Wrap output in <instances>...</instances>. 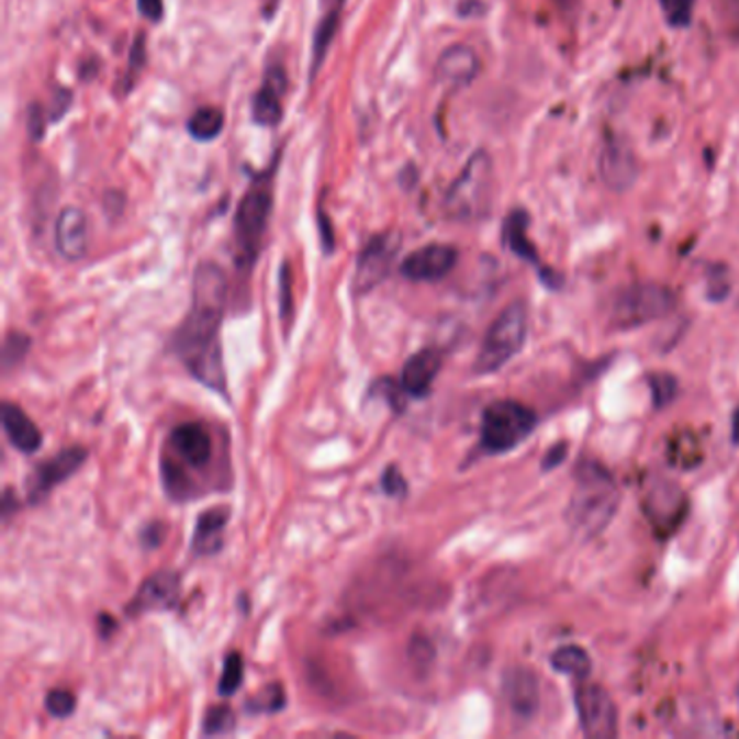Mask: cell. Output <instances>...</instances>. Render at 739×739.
<instances>
[{
  "label": "cell",
  "mask_w": 739,
  "mask_h": 739,
  "mask_svg": "<svg viewBox=\"0 0 739 739\" xmlns=\"http://www.w3.org/2000/svg\"><path fill=\"white\" fill-rule=\"evenodd\" d=\"M171 460L191 469H206L213 458L211 432L202 423H180L167 438Z\"/></svg>",
  "instance_id": "14"
},
{
  "label": "cell",
  "mask_w": 739,
  "mask_h": 739,
  "mask_svg": "<svg viewBox=\"0 0 739 739\" xmlns=\"http://www.w3.org/2000/svg\"><path fill=\"white\" fill-rule=\"evenodd\" d=\"M738 698H739V687H738Z\"/></svg>",
  "instance_id": "47"
},
{
  "label": "cell",
  "mask_w": 739,
  "mask_h": 739,
  "mask_svg": "<svg viewBox=\"0 0 739 739\" xmlns=\"http://www.w3.org/2000/svg\"><path fill=\"white\" fill-rule=\"evenodd\" d=\"M567 454H569V445H567V443H558V445H553L551 451L545 456L542 469H545V471H551V469L560 467V464L567 460Z\"/></svg>",
  "instance_id": "38"
},
{
  "label": "cell",
  "mask_w": 739,
  "mask_h": 739,
  "mask_svg": "<svg viewBox=\"0 0 739 739\" xmlns=\"http://www.w3.org/2000/svg\"><path fill=\"white\" fill-rule=\"evenodd\" d=\"M663 18L674 29H685L692 22L694 0H659Z\"/></svg>",
  "instance_id": "33"
},
{
  "label": "cell",
  "mask_w": 739,
  "mask_h": 739,
  "mask_svg": "<svg viewBox=\"0 0 739 739\" xmlns=\"http://www.w3.org/2000/svg\"><path fill=\"white\" fill-rule=\"evenodd\" d=\"M480 57L471 46L454 44L438 57L434 72L436 81L451 89H462L480 77Z\"/></svg>",
  "instance_id": "17"
},
{
  "label": "cell",
  "mask_w": 739,
  "mask_h": 739,
  "mask_svg": "<svg viewBox=\"0 0 739 739\" xmlns=\"http://www.w3.org/2000/svg\"><path fill=\"white\" fill-rule=\"evenodd\" d=\"M440 367H443V354L434 347H425L412 354L402 369V380H400L408 398H425L436 376L440 373Z\"/></svg>",
  "instance_id": "19"
},
{
  "label": "cell",
  "mask_w": 739,
  "mask_h": 739,
  "mask_svg": "<svg viewBox=\"0 0 739 739\" xmlns=\"http://www.w3.org/2000/svg\"><path fill=\"white\" fill-rule=\"evenodd\" d=\"M551 665L556 672L560 674H569L575 679H585L592 670V659L590 656L575 645L569 647H560L553 656H551Z\"/></svg>",
  "instance_id": "25"
},
{
  "label": "cell",
  "mask_w": 739,
  "mask_h": 739,
  "mask_svg": "<svg viewBox=\"0 0 739 739\" xmlns=\"http://www.w3.org/2000/svg\"><path fill=\"white\" fill-rule=\"evenodd\" d=\"M13 507H18V499H15L13 493L7 489V491H4V496H2V516L9 518L11 512H13Z\"/></svg>",
  "instance_id": "44"
},
{
  "label": "cell",
  "mask_w": 739,
  "mask_h": 739,
  "mask_svg": "<svg viewBox=\"0 0 739 739\" xmlns=\"http://www.w3.org/2000/svg\"><path fill=\"white\" fill-rule=\"evenodd\" d=\"M98 627H100V636H102V638H111V634L117 629V623H115L111 616L100 614V618H98Z\"/></svg>",
  "instance_id": "43"
},
{
  "label": "cell",
  "mask_w": 739,
  "mask_h": 739,
  "mask_svg": "<svg viewBox=\"0 0 739 739\" xmlns=\"http://www.w3.org/2000/svg\"><path fill=\"white\" fill-rule=\"evenodd\" d=\"M734 443L739 447V408L734 414Z\"/></svg>",
  "instance_id": "45"
},
{
  "label": "cell",
  "mask_w": 739,
  "mask_h": 739,
  "mask_svg": "<svg viewBox=\"0 0 739 739\" xmlns=\"http://www.w3.org/2000/svg\"><path fill=\"white\" fill-rule=\"evenodd\" d=\"M70 102H72V93L70 91H66V89H59L57 91V96H55V107H57V111L53 113V120H57V117H61L64 115V111L70 107Z\"/></svg>",
  "instance_id": "42"
},
{
  "label": "cell",
  "mask_w": 739,
  "mask_h": 739,
  "mask_svg": "<svg viewBox=\"0 0 739 739\" xmlns=\"http://www.w3.org/2000/svg\"><path fill=\"white\" fill-rule=\"evenodd\" d=\"M493 191V161L489 153H475L449 187L445 209L458 222H471L486 213Z\"/></svg>",
  "instance_id": "5"
},
{
  "label": "cell",
  "mask_w": 739,
  "mask_h": 739,
  "mask_svg": "<svg viewBox=\"0 0 739 739\" xmlns=\"http://www.w3.org/2000/svg\"><path fill=\"white\" fill-rule=\"evenodd\" d=\"M503 233H505V244L516 256L529 262H538V254L531 246V242L527 239V215L525 213H512L505 222Z\"/></svg>",
  "instance_id": "23"
},
{
  "label": "cell",
  "mask_w": 739,
  "mask_h": 739,
  "mask_svg": "<svg viewBox=\"0 0 739 739\" xmlns=\"http://www.w3.org/2000/svg\"><path fill=\"white\" fill-rule=\"evenodd\" d=\"M676 306L672 289L658 282H638L623 289L612 309V320L618 328H640L668 317Z\"/></svg>",
  "instance_id": "7"
},
{
  "label": "cell",
  "mask_w": 739,
  "mask_h": 739,
  "mask_svg": "<svg viewBox=\"0 0 739 739\" xmlns=\"http://www.w3.org/2000/svg\"><path fill=\"white\" fill-rule=\"evenodd\" d=\"M576 716L583 736L590 739H612L618 736V712L612 696L592 683H583L575 692Z\"/></svg>",
  "instance_id": "9"
},
{
  "label": "cell",
  "mask_w": 739,
  "mask_h": 739,
  "mask_svg": "<svg viewBox=\"0 0 739 739\" xmlns=\"http://www.w3.org/2000/svg\"><path fill=\"white\" fill-rule=\"evenodd\" d=\"M336 24H338V7L324 18V22L320 24V29L315 33V46H313V59H315V64H313V72L320 70V66H322V61L326 57V51H328L332 37L336 33Z\"/></svg>",
  "instance_id": "29"
},
{
  "label": "cell",
  "mask_w": 739,
  "mask_h": 739,
  "mask_svg": "<svg viewBox=\"0 0 739 739\" xmlns=\"http://www.w3.org/2000/svg\"><path fill=\"white\" fill-rule=\"evenodd\" d=\"M380 486L382 491L389 496H406L408 493V482L404 478V473L400 471V467L389 464L380 478Z\"/></svg>",
  "instance_id": "36"
},
{
  "label": "cell",
  "mask_w": 739,
  "mask_h": 739,
  "mask_svg": "<svg viewBox=\"0 0 739 739\" xmlns=\"http://www.w3.org/2000/svg\"><path fill=\"white\" fill-rule=\"evenodd\" d=\"M228 282L217 262H200L193 273L191 309L171 336V349L206 389L228 398L220 329L226 315Z\"/></svg>",
  "instance_id": "1"
},
{
  "label": "cell",
  "mask_w": 739,
  "mask_h": 739,
  "mask_svg": "<svg viewBox=\"0 0 739 739\" xmlns=\"http://www.w3.org/2000/svg\"><path fill=\"white\" fill-rule=\"evenodd\" d=\"M87 460L85 447H70L59 451L55 458L44 460L33 469L26 482V501L40 503L57 486H61L66 480H70Z\"/></svg>",
  "instance_id": "11"
},
{
  "label": "cell",
  "mask_w": 739,
  "mask_h": 739,
  "mask_svg": "<svg viewBox=\"0 0 739 739\" xmlns=\"http://www.w3.org/2000/svg\"><path fill=\"white\" fill-rule=\"evenodd\" d=\"M273 209V193L271 180L258 178L244 200L239 202L237 217H235V239H237V260L239 267L249 269L260 251V244L271 217Z\"/></svg>",
  "instance_id": "6"
},
{
  "label": "cell",
  "mask_w": 739,
  "mask_h": 739,
  "mask_svg": "<svg viewBox=\"0 0 739 739\" xmlns=\"http://www.w3.org/2000/svg\"><path fill=\"white\" fill-rule=\"evenodd\" d=\"M55 246L66 260H81L87 254V217L79 206H66L55 224Z\"/></svg>",
  "instance_id": "20"
},
{
  "label": "cell",
  "mask_w": 739,
  "mask_h": 739,
  "mask_svg": "<svg viewBox=\"0 0 739 739\" xmlns=\"http://www.w3.org/2000/svg\"><path fill=\"white\" fill-rule=\"evenodd\" d=\"M649 387L653 391V404L656 408H665L674 402L679 393V382L670 373H653L649 376Z\"/></svg>",
  "instance_id": "31"
},
{
  "label": "cell",
  "mask_w": 739,
  "mask_h": 739,
  "mask_svg": "<svg viewBox=\"0 0 739 739\" xmlns=\"http://www.w3.org/2000/svg\"><path fill=\"white\" fill-rule=\"evenodd\" d=\"M536 425L538 416L531 408L514 400H499L482 414L480 447L489 456L507 454L527 440Z\"/></svg>",
  "instance_id": "4"
},
{
  "label": "cell",
  "mask_w": 739,
  "mask_h": 739,
  "mask_svg": "<svg viewBox=\"0 0 739 739\" xmlns=\"http://www.w3.org/2000/svg\"><path fill=\"white\" fill-rule=\"evenodd\" d=\"M0 418H2V429L9 438V443L20 451V454H35L42 443L44 436L40 432V427L29 418V414L22 411L15 404L4 402L2 411H0Z\"/></svg>",
  "instance_id": "22"
},
{
  "label": "cell",
  "mask_w": 739,
  "mask_h": 739,
  "mask_svg": "<svg viewBox=\"0 0 739 739\" xmlns=\"http://www.w3.org/2000/svg\"><path fill=\"white\" fill-rule=\"evenodd\" d=\"M527 328V306L523 302H512L510 306H505L484 336V343L473 365L475 376H491L503 369L525 347Z\"/></svg>",
  "instance_id": "3"
},
{
  "label": "cell",
  "mask_w": 739,
  "mask_h": 739,
  "mask_svg": "<svg viewBox=\"0 0 739 739\" xmlns=\"http://www.w3.org/2000/svg\"><path fill=\"white\" fill-rule=\"evenodd\" d=\"M620 505V493L614 475L594 460L576 467L575 491L571 494L567 518L583 538H594L614 520Z\"/></svg>",
  "instance_id": "2"
},
{
  "label": "cell",
  "mask_w": 739,
  "mask_h": 739,
  "mask_svg": "<svg viewBox=\"0 0 739 739\" xmlns=\"http://www.w3.org/2000/svg\"><path fill=\"white\" fill-rule=\"evenodd\" d=\"M642 507L656 534L672 536L687 514V494L679 484L653 475L645 482Z\"/></svg>",
  "instance_id": "8"
},
{
  "label": "cell",
  "mask_w": 739,
  "mask_h": 739,
  "mask_svg": "<svg viewBox=\"0 0 739 739\" xmlns=\"http://www.w3.org/2000/svg\"><path fill=\"white\" fill-rule=\"evenodd\" d=\"M242 683H244V658L235 651L224 661V672L220 676L217 692L222 696H233L242 687Z\"/></svg>",
  "instance_id": "28"
},
{
  "label": "cell",
  "mask_w": 739,
  "mask_h": 739,
  "mask_svg": "<svg viewBox=\"0 0 739 739\" xmlns=\"http://www.w3.org/2000/svg\"><path fill=\"white\" fill-rule=\"evenodd\" d=\"M278 287H280V291H278V295H280V300H278V304H280V320H282L284 326H289L291 317H293V287H291V269H289L287 262L280 269V282H278Z\"/></svg>",
  "instance_id": "35"
},
{
  "label": "cell",
  "mask_w": 739,
  "mask_h": 739,
  "mask_svg": "<svg viewBox=\"0 0 739 739\" xmlns=\"http://www.w3.org/2000/svg\"><path fill=\"white\" fill-rule=\"evenodd\" d=\"M503 698L510 714L529 723L540 712V681L531 668L514 665L503 674Z\"/></svg>",
  "instance_id": "13"
},
{
  "label": "cell",
  "mask_w": 739,
  "mask_h": 739,
  "mask_svg": "<svg viewBox=\"0 0 739 739\" xmlns=\"http://www.w3.org/2000/svg\"><path fill=\"white\" fill-rule=\"evenodd\" d=\"M458 262V249L443 244L421 247L402 262V276L412 282H436L449 276Z\"/></svg>",
  "instance_id": "16"
},
{
  "label": "cell",
  "mask_w": 739,
  "mask_h": 739,
  "mask_svg": "<svg viewBox=\"0 0 739 739\" xmlns=\"http://www.w3.org/2000/svg\"><path fill=\"white\" fill-rule=\"evenodd\" d=\"M231 520L228 507H211L198 516L195 531L191 538V553L195 558H206L224 547V529Z\"/></svg>",
  "instance_id": "21"
},
{
  "label": "cell",
  "mask_w": 739,
  "mask_h": 739,
  "mask_svg": "<svg viewBox=\"0 0 739 739\" xmlns=\"http://www.w3.org/2000/svg\"><path fill=\"white\" fill-rule=\"evenodd\" d=\"M371 395H378V398L389 400L391 408L395 412H402L406 408L404 398H408V393L404 391L402 382H393L391 378H382V380H378V382L371 387Z\"/></svg>",
  "instance_id": "34"
},
{
  "label": "cell",
  "mask_w": 739,
  "mask_h": 739,
  "mask_svg": "<svg viewBox=\"0 0 739 739\" xmlns=\"http://www.w3.org/2000/svg\"><path fill=\"white\" fill-rule=\"evenodd\" d=\"M144 59H146V40H144V35H139L135 40V46H133V53H131V75H137V70H142Z\"/></svg>",
  "instance_id": "40"
},
{
  "label": "cell",
  "mask_w": 739,
  "mask_h": 739,
  "mask_svg": "<svg viewBox=\"0 0 739 739\" xmlns=\"http://www.w3.org/2000/svg\"><path fill=\"white\" fill-rule=\"evenodd\" d=\"M287 705V694H284V687L280 683H271L267 685L260 694L251 696L246 703L247 714L251 716H265V714H278L282 712Z\"/></svg>",
  "instance_id": "26"
},
{
  "label": "cell",
  "mask_w": 739,
  "mask_h": 739,
  "mask_svg": "<svg viewBox=\"0 0 739 739\" xmlns=\"http://www.w3.org/2000/svg\"><path fill=\"white\" fill-rule=\"evenodd\" d=\"M400 246H402V237L395 231L376 235L373 239L367 242V246L362 247L358 262H356V273H354L356 295H365L373 291L389 276Z\"/></svg>",
  "instance_id": "10"
},
{
  "label": "cell",
  "mask_w": 739,
  "mask_h": 739,
  "mask_svg": "<svg viewBox=\"0 0 739 739\" xmlns=\"http://www.w3.org/2000/svg\"><path fill=\"white\" fill-rule=\"evenodd\" d=\"M235 725H237L235 712L228 705H217L206 712L202 734L204 736H226L235 731Z\"/></svg>",
  "instance_id": "27"
},
{
  "label": "cell",
  "mask_w": 739,
  "mask_h": 739,
  "mask_svg": "<svg viewBox=\"0 0 739 739\" xmlns=\"http://www.w3.org/2000/svg\"><path fill=\"white\" fill-rule=\"evenodd\" d=\"M165 534H167V527H165L161 520H153L148 523L142 534H139V540L146 549H159L161 542L165 540Z\"/></svg>",
  "instance_id": "37"
},
{
  "label": "cell",
  "mask_w": 739,
  "mask_h": 739,
  "mask_svg": "<svg viewBox=\"0 0 739 739\" xmlns=\"http://www.w3.org/2000/svg\"><path fill=\"white\" fill-rule=\"evenodd\" d=\"M224 131V111L215 107L198 109L189 120V133L198 142H211Z\"/></svg>",
  "instance_id": "24"
},
{
  "label": "cell",
  "mask_w": 739,
  "mask_h": 739,
  "mask_svg": "<svg viewBox=\"0 0 739 739\" xmlns=\"http://www.w3.org/2000/svg\"><path fill=\"white\" fill-rule=\"evenodd\" d=\"M29 131H31V139H42L44 133V124H42V111L37 104L31 107V117H29Z\"/></svg>",
  "instance_id": "41"
},
{
  "label": "cell",
  "mask_w": 739,
  "mask_h": 739,
  "mask_svg": "<svg viewBox=\"0 0 739 739\" xmlns=\"http://www.w3.org/2000/svg\"><path fill=\"white\" fill-rule=\"evenodd\" d=\"M287 93V75L280 66L269 68L251 102V117L260 126H276L282 120V98Z\"/></svg>",
  "instance_id": "18"
},
{
  "label": "cell",
  "mask_w": 739,
  "mask_h": 739,
  "mask_svg": "<svg viewBox=\"0 0 739 739\" xmlns=\"http://www.w3.org/2000/svg\"><path fill=\"white\" fill-rule=\"evenodd\" d=\"M265 4H276V0H265Z\"/></svg>",
  "instance_id": "46"
},
{
  "label": "cell",
  "mask_w": 739,
  "mask_h": 739,
  "mask_svg": "<svg viewBox=\"0 0 739 739\" xmlns=\"http://www.w3.org/2000/svg\"><path fill=\"white\" fill-rule=\"evenodd\" d=\"M29 347H31V338L26 334L9 332L2 343V369L9 371L11 367H15L26 356Z\"/></svg>",
  "instance_id": "30"
},
{
  "label": "cell",
  "mask_w": 739,
  "mask_h": 739,
  "mask_svg": "<svg viewBox=\"0 0 739 739\" xmlns=\"http://www.w3.org/2000/svg\"><path fill=\"white\" fill-rule=\"evenodd\" d=\"M598 173L603 184L614 193H627L634 189L640 176V164L625 139L614 137L605 142L598 157Z\"/></svg>",
  "instance_id": "12"
},
{
  "label": "cell",
  "mask_w": 739,
  "mask_h": 739,
  "mask_svg": "<svg viewBox=\"0 0 739 739\" xmlns=\"http://www.w3.org/2000/svg\"><path fill=\"white\" fill-rule=\"evenodd\" d=\"M180 601V575L176 571H159L148 576L131 603L126 605L128 616H142L148 612H169Z\"/></svg>",
  "instance_id": "15"
},
{
  "label": "cell",
  "mask_w": 739,
  "mask_h": 739,
  "mask_svg": "<svg viewBox=\"0 0 739 739\" xmlns=\"http://www.w3.org/2000/svg\"><path fill=\"white\" fill-rule=\"evenodd\" d=\"M137 7L153 22H159L164 18V0H137Z\"/></svg>",
  "instance_id": "39"
},
{
  "label": "cell",
  "mask_w": 739,
  "mask_h": 739,
  "mask_svg": "<svg viewBox=\"0 0 739 739\" xmlns=\"http://www.w3.org/2000/svg\"><path fill=\"white\" fill-rule=\"evenodd\" d=\"M46 712L57 718V720H64V718H70L77 709V696L70 692V690H51L46 694Z\"/></svg>",
  "instance_id": "32"
}]
</instances>
